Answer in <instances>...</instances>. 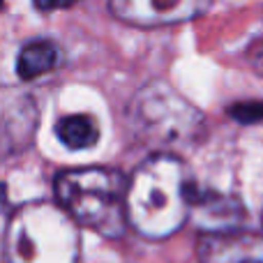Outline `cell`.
Returning <instances> with one entry per match:
<instances>
[{
	"label": "cell",
	"instance_id": "4",
	"mask_svg": "<svg viewBox=\"0 0 263 263\" xmlns=\"http://www.w3.org/2000/svg\"><path fill=\"white\" fill-rule=\"evenodd\" d=\"M129 123L143 143L168 148L192 143L203 132V116L168 83L143 86L129 104Z\"/></svg>",
	"mask_w": 263,
	"mask_h": 263
},
{
	"label": "cell",
	"instance_id": "8",
	"mask_svg": "<svg viewBox=\"0 0 263 263\" xmlns=\"http://www.w3.org/2000/svg\"><path fill=\"white\" fill-rule=\"evenodd\" d=\"M60 63V49L51 40H32L18 51L16 72L21 79H35Z\"/></svg>",
	"mask_w": 263,
	"mask_h": 263
},
{
	"label": "cell",
	"instance_id": "9",
	"mask_svg": "<svg viewBox=\"0 0 263 263\" xmlns=\"http://www.w3.org/2000/svg\"><path fill=\"white\" fill-rule=\"evenodd\" d=\"M55 134L67 148L86 150L97 141V125L90 116H67L55 125Z\"/></svg>",
	"mask_w": 263,
	"mask_h": 263
},
{
	"label": "cell",
	"instance_id": "5",
	"mask_svg": "<svg viewBox=\"0 0 263 263\" xmlns=\"http://www.w3.org/2000/svg\"><path fill=\"white\" fill-rule=\"evenodd\" d=\"M208 3L196 0H116L109 5V12L120 21L134 23V26H166V23H180L196 18L199 14L208 12Z\"/></svg>",
	"mask_w": 263,
	"mask_h": 263
},
{
	"label": "cell",
	"instance_id": "7",
	"mask_svg": "<svg viewBox=\"0 0 263 263\" xmlns=\"http://www.w3.org/2000/svg\"><path fill=\"white\" fill-rule=\"evenodd\" d=\"M201 263H263V238L213 236L201 245Z\"/></svg>",
	"mask_w": 263,
	"mask_h": 263
},
{
	"label": "cell",
	"instance_id": "6",
	"mask_svg": "<svg viewBox=\"0 0 263 263\" xmlns=\"http://www.w3.org/2000/svg\"><path fill=\"white\" fill-rule=\"evenodd\" d=\"M190 217L196 219L199 227H205L208 231H215L219 236L236 227L245 217V210L240 201L233 196L215 190H201L194 185L190 199Z\"/></svg>",
	"mask_w": 263,
	"mask_h": 263
},
{
	"label": "cell",
	"instance_id": "1",
	"mask_svg": "<svg viewBox=\"0 0 263 263\" xmlns=\"http://www.w3.org/2000/svg\"><path fill=\"white\" fill-rule=\"evenodd\" d=\"M192 190H194V180L176 155H150L129 176V227L153 240L176 233L190 217Z\"/></svg>",
	"mask_w": 263,
	"mask_h": 263
},
{
	"label": "cell",
	"instance_id": "10",
	"mask_svg": "<svg viewBox=\"0 0 263 263\" xmlns=\"http://www.w3.org/2000/svg\"><path fill=\"white\" fill-rule=\"evenodd\" d=\"M229 114L233 118L242 120V123H254V120L263 118V102H247V104H236L231 106Z\"/></svg>",
	"mask_w": 263,
	"mask_h": 263
},
{
	"label": "cell",
	"instance_id": "2",
	"mask_svg": "<svg viewBox=\"0 0 263 263\" xmlns=\"http://www.w3.org/2000/svg\"><path fill=\"white\" fill-rule=\"evenodd\" d=\"M127 185L129 180L116 168H67L55 176V196L74 222L106 238H120L129 224Z\"/></svg>",
	"mask_w": 263,
	"mask_h": 263
},
{
	"label": "cell",
	"instance_id": "3",
	"mask_svg": "<svg viewBox=\"0 0 263 263\" xmlns=\"http://www.w3.org/2000/svg\"><path fill=\"white\" fill-rule=\"evenodd\" d=\"M7 263H77L79 231L63 205L26 203L5 229Z\"/></svg>",
	"mask_w": 263,
	"mask_h": 263
}]
</instances>
